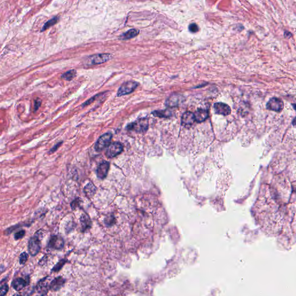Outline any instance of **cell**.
<instances>
[{"instance_id": "cell-1", "label": "cell", "mask_w": 296, "mask_h": 296, "mask_svg": "<svg viewBox=\"0 0 296 296\" xmlns=\"http://www.w3.org/2000/svg\"><path fill=\"white\" fill-rule=\"evenodd\" d=\"M149 127L148 119L146 117L141 118L140 119L135 121L134 122L128 124L127 128L128 130H131L136 132H145L148 130Z\"/></svg>"}, {"instance_id": "cell-2", "label": "cell", "mask_w": 296, "mask_h": 296, "mask_svg": "<svg viewBox=\"0 0 296 296\" xmlns=\"http://www.w3.org/2000/svg\"><path fill=\"white\" fill-rule=\"evenodd\" d=\"M138 86V83L136 82L131 80L128 81L122 84L117 93V96L120 97L127 95L133 92Z\"/></svg>"}, {"instance_id": "cell-3", "label": "cell", "mask_w": 296, "mask_h": 296, "mask_svg": "<svg viewBox=\"0 0 296 296\" xmlns=\"http://www.w3.org/2000/svg\"><path fill=\"white\" fill-rule=\"evenodd\" d=\"M111 59V55L108 53L97 54L88 57V61L90 65L103 64Z\"/></svg>"}, {"instance_id": "cell-4", "label": "cell", "mask_w": 296, "mask_h": 296, "mask_svg": "<svg viewBox=\"0 0 296 296\" xmlns=\"http://www.w3.org/2000/svg\"><path fill=\"white\" fill-rule=\"evenodd\" d=\"M112 134L109 132L106 133L101 136L97 140L96 144L95 145V149L97 151H102L104 149L109 146L112 140Z\"/></svg>"}, {"instance_id": "cell-5", "label": "cell", "mask_w": 296, "mask_h": 296, "mask_svg": "<svg viewBox=\"0 0 296 296\" xmlns=\"http://www.w3.org/2000/svg\"><path fill=\"white\" fill-rule=\"evenodd\" d=\"M284 104L282 100L273 97L268 101L267 104V109L269 110L275 111V112H280L284 108Z\"/></svg>"}, {"instance_id": "cell-6", "label": "cell", "mask_w": 296, "mask_h": 296, "mask_svg": "<svg viewBox=\"0 0 296 296\" xmlns=\"http://www.w3.org/2000/svg\"><path fill=\"white\" fill-rule=\"evenodd\" d=\"M123 151V145L120 142H114L111 145L106 152V155L109 158H113L119 155Z\"/></svg>"}, {"instance_id": "cell-7", "label": "cell", "mask_w": 296, "mask_h": 296, "mask_svg": "<svg viewBox=\"0 0 296 296\" xmlns=\"http://www.w3.org/2000/svg\"><path fill=\"white\" fill-rule=\"evenodd\" d=\"M41 249L40 241L38 237L34 236L30 239L28 243V251L31 256H36Z\"/></svg>"}, {"instance_id": "cell-8", "label": "cell", "mask_w": 296, "mask_h": 296, "mask_svg": "<svg viewBox=\"0 0 296 296\" xmlns=\"http://www.w3.org/2000/svg\"><path fill=\"white\" fill-rule=\"evenodd\" d=\"M215 112L216 114L222 115L223 116H227L231 113V108L227 104L223 103H217L213 106Z\"/></svg>"}, {"instance_id": "cell-9", "label": "cell", "mask_w": 296, "mask_h": 296, "mask_svg": "<svg viewBox=\"0 0 296 296\" xmlns=\"http://www.w3.org/2000/svg\"><path fill=\"white\" fill-rule=\"evenodd\" d=\"M184 97L178 94H174L171 95L168 99L166 100L165 105L168 107H176L180 105V103L183 101Z\"/></svg>"}, {"instance_id": "cell-10", "label": "cell", "mask_w": 296, "mask_h": 296, "mask_svg": "<svg viewBox=\"0 0 296 296\" xmlns=\"http://www.w3.org/2000/svg\"><path fill=\"white\" fill-rule=\"evenodd\" d=\"M195 122L196 120L194 116V113L192 112L189 111L185 112L182 116L181 123L182 125L186 127L192 126Z\"/></svg>"}, {"instance_id": "cell-11", "label": "cell", "mask_w": 296, "mask_h": 296, "mask_svg": "<svg viewBox=\"0 0 296 296\" xmlns=\"http://www.w3.org/2000/svg\"><path fill=\"white\" fill-rule=\"evenodd\" d=\"M50 248L55 249H61L64 246V240L61 236H52L49 242Z\"/></svg>"}, {"instance_id": "cell-12", "label": "cell", "mask_w": 296, "mask_h": 296, "mask_svg": "<svg viewBox=\"0 0 296 296\" xmlns=\"http://www.w3.org/2000/svg\"><path fill=\"white\" fill-rule=\"evenodd\" d=\"M109 168V163L107 161H104L101 163L97 170V175L100 179H104L107 176Z\"/></svg>"}, {"instance_id": "cell-13", "label": "cell", "mask_w": 296, "mask_h": 296, "mask_svg": "<svg viewBox=\"0 0 296 296\" xmlns=\"http://www.w3.org/2000/svg\"><path fill=\"white\" fill-rule=\"evenodd\" d=\"M194 116L196 122L202 123L208 117V111L204 109H198L194 113Z\"/></svg>"}, {"instance_id": "cell-14", "label": "cell", "mask_w": 296, "mask_h": 296, "mask_svg": "<svg viewBox=\"0 0 296 296\" xmlns=\"http://www.w3.org/2000/svg\"><path fill=\"white\" fill-rule=\"evenodd\" d=\"M27 284V281L22 278H19L13 281L12 286L17 291H19Z\"/></svg>"}, {"instance_id": "cell-15", "label": "cell", "mask_w": 296, "mask_h": 296, "mask_svg": "<svg viewBox=\"0 0 296 296\" xmlns=\"http://www.w3.org/2000/svg\"><path fill=\"white\" fill-rule=\"evenodd\" d=\"M64 282L65 280L62 277L56 278L51 282L50 285V288L52 290L56 291L61 288V287L64 284Z\"/></svg>"}, {"instance_id": "cell-16", "label": "cell", "mask_w": 296, "mask_h": 296, "mask_svg": "<svg viewBox=\"0 0 296 296\" xmlns=\"http://www.w3.org/2000/svg\"><path fill=\"white\" fill-rule=\"evenodd\" d=\"M139 34V30L136 29H131L127 31L124 32V34H122L120 36V39L122 40H129L132 38H134L137 36Z\"/></svg>"}, {"instance_id": "cell-17", "label": "cell", "mask_w": 296, "mask_h": 296, "mask_svg": "<svg viewBox=\"0 0 296 296\" xmlns=\"http://www.w3.org/2000/svg\"><path fill=\"white\" fill-rule=\"evenodd\" d=\"M152 114L156 117H168L171 116V112L168 109H165V110H160V111H155L152 112Z\"/></svg>"}, {"instance_id": "cell-18", "label": "cell", "mask_w": 296, "mask_h": 296, "mask_svg": "<svg viewBox=\"0 0 296 296\" xmlns=\"http://www.w3.org/2000/svg\"><path fill=\"white\" fill-rule=\"evenodd\" d=\"M76 75V71L75 69H71L67 72H65L61 76V78L65 80H71L74 78Z\"/></svg>"}, {"instance_id": "cell-19", "label": "cell", "mask_w": 296, "mask_h": 296, "mask_svg": "<svg viewBox=\"0 0 296 296\" xmlns=\"http://www.w3.org/2000/svg\"><path fill=\"white\" fill-rule=\"evenodd\" d=\"M58 21H59V17H55L52 18V19L49 20L44 24V26H43V27L41 30V31H44L48 29L49 27H52L53 25H55L56 23H57V22Z\"/></svg>"}, {"instance_id": "cell-20", "label": "cell", "mask_w": 296, "mask_h": 296, "mask_svg": "<svg viewBox=\"0 0 296 296\" xmlns=\"http://www.w3.org/2000/svg\"><path fill=\"white\" fill-rule=\"evenodd\" d=\"M95 193V187L92 184H88L85 187V193L88 196H92Z\"/></svg>"}, {"instance_id": "cell-21", "label": "cell", "mask_w": 296, "mask_h": 296, "mask_svg": "<svg viewBox=\"0 0 296 296\" xmlns=\"http://www.w3.org/2000/svg\"><path fill=\"white\" fill-rule=\"evenodd\" d=\"M28 259V255L26 253H22L20 256V263L21 264H24L26 263Z\"/></svg>"}, {"instance_id": "cell-22", "label": "cell", "mask_w": 296, "mask_h": 296, "mask_svg": "<svg viewBox=\"0 0 296 296\" xmlns=\"http://www.w3.org/2000/svg\"><path fill=\"white\" fill-rule=\"evenodd\" d=\"M189 31H190V32H197L198 31L199 27H198V26H197L196 24L192 23V24L189 25Z\"/></svg>"}, {"instance_id": "cell-23", "label": "cell", "mask_w": 296, "mask_h": 296, "mask_svg": "<svg viewBox=\"0 0 296 296\" xmlns=\"http://www.w3.org/2000/svg\"><path fill=\"white\" fill-rule=\"evenodd\" d=\"M9 287L8 285L5 284L0 288V296H4L8 293Z\"/></svg>"}, {"instance_id": "cell-24", "label": "cell", "mask_w": 296, "mask_h": 296, "mask_svg": "<svg viewBox=\"0 0 296 296\" xmlns=\"http://www.w3.org/2000/svg\"><path fill=\"white\" fill-rule=\"evenodd\" d=\"M25 233H26V232H25L24 230H21L19 232H16V234H15V240H19V239L22 238L24 236Z\"/></svg>"}, {"instance_id": "cell-25", "label": "cell", "mask_w": 296, "mask_h": 296, "mask_svg": "<svg viewBox=\"0 0 296 296\" xmlns=\"http://www.w3.org/2000/svg\"><path fill=\"white\" fill-rule=\"evenodd\" d=\"M64 264V260H61V261H60L58 264L56 265V266L53 268V270L55 271H58L59 270L61 269V268L62 267V266L63 265V264Z\"/></svg>"}, {"instance_id": "cell-26", "label": "cell", "mask_w": 296, "mask_h": 296, "mask_svg": "<svg viewBox=\"0 0 296 296\" xmlns=\"http://www.w3.org/2000/svg\"><path fill=\"white\" fill-rule=\"evenodd\" d=\"M41 104V100H39V99H37V100L35 101V103H34V111H36L39 107H40Z\"/></svg>"}, {"instance_id": "cell-27", "label": "cell", "mask_w": 296, "mask_h": 296, "mask_svg": "<svg viewBox=\"0 0 296 296\" xmlns=\"http://www.w3.org/2000/svg\"><path fill=\"white\" fill-rule=\"evenodd\" d=\"M60 145V144H59L57 145L56 146H55L54 148H53V149H52L50 150V152H54V151H55L56 149H57V148H58V147L59 146V145Z\"/></svg>"}, {"instance_id": "cell-28", "label": "cell", "mask_w": 296, "mask_h": 296, "mask_svg": "<svg viewBox=\"0 0 296 296\" xmlns=\"http://www.w3.org/2000/svg\"><path fill=\"white\" fill-rule=\"evenodd\" d=\"M19 296L18 294H16V295H15V296Z\"/></svg>"}]
</instances>
